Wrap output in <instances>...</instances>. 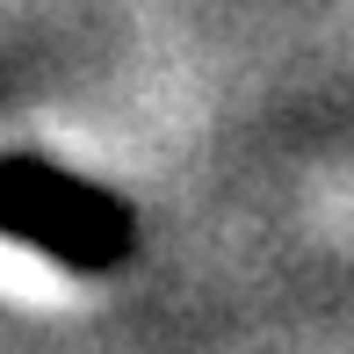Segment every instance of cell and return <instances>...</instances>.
I'll list each match as a JSON object with an SVG mask.
<instances>
[{
	"mask_svg": "<svg viewBox=\"0 0 354 354\" xmlns=\"http://www.w3.org/2000/svg\"><path fill=\"white\" fill-rule=\"evenodd\" d=\"M15 188V232L44 239L66 268H109V253H131V210L123 196H102V188L73 181V174H51L37 152H15L8 167Z\"/></svg>",
	"mask_w": 354,
	"mask_h": 354,
	"instance_id": "1",
	"label": "cell"
}]
</instances>
